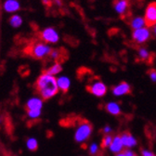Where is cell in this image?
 I'll return each instance as SVG.
<instances>
[{"label": "cell", "instance_id": "6da1fadb", "mask_svg": "<svg viewBox=\"0 0 156 156\" xmlns=\"http://www.w3.org/2000/svg\"><path fill=\"white\" fill-rule=\"evenodd\" d=\"M35 87L38 95L45 101L52 99L60 91L57 85V78L46 72L38 76L35 82Z\"/></svg>", "mask_w": 156, "mask_h": 156}, {"label": "cell", "instance_id": "7a4b0ae2", "mask_svg": "<svg viewBox=\"0 0 156 156\" xmlns=\"http://www.w3.org/2000/svg\"><path fill=\"white\" fill-rule=\"evenodd\" d=\"M51 51V47L43 41H36L30 45L28 48V54L36 60H43V58L48 57Z\"/></svg>", "mask_w": 156, "mask_h": 156}, {"label": "cell", "instance_id": "3957f363", "mask_svg": "<svg viewBox=\"0 0 156 156\" xmlns=\"http://www.w3.org/2000/svg\"><path fill=\"white\" fill-rule=\"evenodd\" d=\"M93 127L91 124L87 121L81 122L75 129L74 132V140L77 143H84L86 142L92 134Z\"/></svg>", "mask_w": 156, "mask_h": 156}, {"label": "cell", "instance_id": "277c9868", "mask_svg": "<svg viewBox=\"0 0 156 156\" xmlns=\"http://www.w3.org/2000/svg\"><path fill=\"white\" fill-rule=\"evenodd\" d=\"M40 39L41 41L48 45H54L60 41L61 37L58 31L54 27H47L43 29L40 33Z\"/></svg>", "mask_w": 156, "mask_h": 156}, {"label": "cell", "instance_id": "5b68a950", "mask_svg": "<svg viewBox=\"0 0 156 156\" xmlns=\"http://www.w3.org/2000/svg\"><path fill=\"white\" fill-rule=\"evenodd\" d=\"M151 31L149 27L145 26L138 30H134L132 33L133 41L138 45H143L147 43L151 37Z\"/></svg>", "mask_w": 156, "mask_h": 156}, {"label": "cell", "instance_id": "8992f818", "mask_svg": "<svg viewBox=\"0 0 156 156\" xmlns=\"http://www.w3.org/2000/svg\"><path fill=\"white\" fill-rule=\"evenodd\" d=\"M143 18L147 27H153L156 24V2H151L147 6Z\"/></svg>", "mask_w": 156, "mask_h": 156}, {"label": "cell", "instance_id": "52a82bcc", "mask_svg": "<svg viewBox=\"0 0 156 156\" xmlns=\"http://www.w3.org/2000/svg\"><path fill=\"white\" fill-rule=\"evenodd\" d=\"M87 90L95 97L101 98L104 95H106L108 88L103 82H101V80H96L87 87Z\"/></svg>", "mask_w": 156, "mask_h": 156}, {"label": "cell", "instance_id": "ba28073f", "mask_svg": "<svg viewBox=\"0 0 156 156\" xmlns=\"http://www.w3.org/2000/svg\"><path fill=\"white\" fill-rule=\"evenodd\" d=\"M113 9L121 18H125L129 14L130 2L129 0H114Z\"/></svg>", "mask_w": 156, "mask_h": 156}, {"label": "cell", "instance_id": "9c48e42d", "mask_svg": "<svg viewBox=\"0 0 156 156\" xmlns=\"http://www.w3.org/2000/svg\"><path fill=\"white\" fill-rule=\"evenodd\" d=\"M43 101L39 97L31 98L26 102V110L27 111H42L43 108Z\"/></svg>", "mask_w": 156, "mask_h": 156}, {"label": "cell", "instance_id": "30bf717a", "mask_svg": "<svg viewBox=\"0 0 156 156\" xmlns=\"http://www.w3.org/2000/svg\"><path fill=\"white\" fill-rule=\"evenodd\" d=\"M131 92V87L126 82H121L112 88V94L115 97H121L127 95Z\"/></svg>", "mask_w": 156, "mask_h": 156}, {"label": "cell", "instance_id": "8fae6325", "mask_svg": "<svg viewBox=\"0 0 156 156\" xmlns=\"http://www.w3.org/2000/svg\"><path fill=\"white\" fill-rule=\"evenodd\" d=\"M3 9L7 13L15 14L21 9V3L19 0H6L3 4Z\"/></svg>", "mask_w": 156, "mask_h": 156}, {"label": "cell", "instance_id": "7c38bea8", "mask_svg": "<svg viewBox=\"0 0 156 156\" xmlns=\"http://www.w3.org/2000/svg\"><path fill=\"white\" fill-rule=\"evenodd\" d=\"M124 144H123V141H122V139H121V136L119 135H116L113 136L112 139V144L111 146L109 147L110 151L112 152V153H120V152H123L124 151Z\"/></svg>", "mask_w": 156, "mask_h": 156}, {"label": "cell", "instance_id": "4fadbf2b", "mask_svg": "<svg viewBox=\"0 0 156 156\" xmlns=\"http://www.w3.org/2000/svg\"><path fill=\"white\" fill-rule=\"evenodd\" d=\"M121 139L124 144V147L126 149H131L138 144V140L133 135H131L129 132H125L121 135Z\"/></svg>", "mask_w": 156, "mask_h": 156}, {"label": "cell", "instance_id": "5bb4252c", "mask_svg": "<svg viewBox=\"0 0 156 156\" xmlns=\"http://www.w3.org/2000/svg\"><path fill=\"white\" fill-rule=\"evenodd\" d=\"M57 85H58V90L63 93H66L71 87V80L69 77L62 75L57 78Z\"/></svg>", "mask_w": 156, "mask_h": 156}, {"label": "cell", "instance_id": "9a60e30c", "mask_svg": "<svg viewBox=\"0 0 156 156\" xmlns=\"http://www.w3.org/2000/svg\"><path fill=\"white\" fill-rule=\"evenodd\" d=\"M129 26L130 28L134 31V30H138L140 29L142 27L146 26L145 23V20L143 17L140 16H136V17H132L129 21Z\"/></svg>", "mask_w": 156, "mask_h": 156}, {"label": "cell", "instance_id": "2e32d148", "mask_svg": "<svg viewBox=\"0 0 156 156\" xmlns=\"http://www.w3.org/2000/svg\"><path fill=\"white\" fill-rule=\"evenodd\" d=\"M105 110L108 113L112 114V115H114V116H117L121 114V106L115 102V101H110L108 102L106 105H105Z\"/></svg>", "mask_w": 156, "mask_h": 156}, {"label": "cell", "instance_id": "e0dca14e", "mask_svg": "<svg viewBox=\"0 0 156 156\" xmlns=\"http://www.w3.org/2000/svg\"><path fill=\"white\" fill-rule=\"evenodd\" d=\"M138 57L141 62H151V53L145 47H140L139 48Z\"/></svg>", "mask_w": 156, "mask_h": 156}, {"label": "cell", "instance_id": "ac0fdd59", "mask_svg": "<svg viewBox=\"0 0 156 156\" xmlns=\"http://www.w3.org/2000/svg\"><path fill=\"white\" fill-rule=\"evenodd\" d=\"M9 23L12 28H19L21 27L23 23V19L21 15H19L17 13L13 14L10 16L9 20Z\"/></svg>", "mask_w": 156, "mask_h": 156}, {"label": "cell", "instance_id": "d6986e66", "mask_svg": "<svg viewBox=\"0 0 156 156\" xmlns=\"http://www.w3.org/2000/svg\"><path fill=\"white\" fill-rule=\"evenodd\" d=\"M62 71V66L60 62H54L51 66H49V68L46 71V73H48L50 75H57Z\"/></svg>", "mask_w": 156, "mask_h": 156}, {"label": "cell", "instance_id": "ffe728a7", "mask_svg": "<svg viewBox=\"0 0 156 156\" xmlns=\"http://www.w3.org/2000/svg\"><path fill=\"white\" fill-rule=\"evenodd\" d=\"M26 147L29 151H36L38 148V141L34 138H29L26 141Z\"/></svg>", "mask_w": 156, "mask_h": 156}, {"label": "cell", "instance_id": "44dd1931", "mask_svg": "<svg viewBox=\"0 0 156 156\" xmlns=\"http://www.w3.org/2000/svg\"><path fill=\"white\" fill-rule=\"evenodd\" d=\"M112 139L113 136L112 135H105L103 138H102V140H101V147L103 149H107L111 146L112 144Z\"/></svg>", "mask_w": 156, "mask_h": 156}, {"label": "cell", "instance_id": "7402d4cb", "mask_svg": "<svg viewBox=\"0 0 156 156\" xmlns=\"http://www.w3.org/2000/svg\"><path fill=\"white\" fill-rule=\"evenodd\" d=\"M41 113L42 111H27V116L32 120L38 119L41 116Z\"/></svg>", "mask_w": 156, "mask_h": 156}, {"label": "cell", "instance_id": "603a6c76", "mask_svg": "<svg viewBox=\"0 0 156 156\" xmlns=\"http://www.w3.org/2000/svg\"><path fill=\"white\" fill-rule=\"evenodd\" d=\"M88 151H89V153L92 156H96L100 152V146L98 145L97 143H92V144H90Z\"/></svg>", "mask_w": 156, "mask_h": 156}, {"label": "cell", "instance_id": "cb8c5ba5", "mask_svg": "<svg viewBox=\"0 0 156 156\" xmlns=\"http://www.w3.org/2000/svg\"><path fill=\"white\" fill-rule=\"evenodd\" d=\"M49 57L52 58L53 61H58V60H60V58H62V52L58 49H52Z\"/></svg>", "mask_w": 156, "mask_h": 156}, {"label": "cell", "instance_id": "d4e9b609", "mask_svg": "<svg viewBox=\"0 0 156 156\" xmlns=\"http://www.w3.org/2000/svg\"><path fill=\"white\" fill-rule=\"evenodd\" d=\"M141 156H156V154L150 150L143 149V150H141Z\"/></svg>", "mask_w": 156, "mask_h": 156}, {"label": "cell", "instance_id": "484cf974", "mask_svg": "<svg viewBox=\"0 0 156 156\" xmlns=\"http://www.w3.org/2000/svg\"><path fill=\"white\" fill-rule=\"evenodd\" d=\"M149 73V76H150V79L156 83V70H150V72L148 73Z\"/></svg>", "mask_w": 156, "mask_h": 156}, {"label": "cell", "instance_id": "4316f807", "mask_svg": "<svg viewBox=\"0 0 156 156\" xmlns=\"http://www.w3.org/2000/svg\"><path fill=\"white\" fill-rule=\"evenodd\" d=\"M123 152L125 153L126 156H138V155L136 154V152H134V151H133L132 150H130V149H126V150H125Z\"/></svg>", "mask_w": 156, "mask_h": 156}, {"label": "cell", "instance_id": "83f0119b", "mask_svg": "<svg viewBox=\"0 0 156 156\" xmlns=\"http://www.w3.org/2000/svg\"><path fill=\"white\" fill-rule=\"evenodd\" d=\"M112 127H111V126H104V128L102 129V132H103L105 135H109V134H111V133H112Z\"/></svg>", "mask_w": 156, "mask_h": 156}, {"label": "cell", "instance_id": "f1b7e54d", "mask_svg": "<svg viewBox=\"0 0 156 156\" xmlns=\"http://www.w3.org/2000/svg\"><path fill=\"white\" fill-rule=\"evenodd\" d=\"M53 2L58 7H61L62 6V1H61V0H53Z\"/></svg>", "mask_w": 156, "mask_h": 156}, {"label": "cell", "instance_id": "f546056e", "mask_svg": "<svg viewBox=\"0 0 156 156\" xmlns=\"http://www.w3.org/2000/svg\"><path fill=\"white\" fill-rule=\"evenodd\" d=\"M151 33H152V34L156 37V24L152 27V31H151Z\"/></svg>", "mask_w": 156, "mask_h": 156}, {"label": "cell", "instance_id": "4dcf8cb0", "mask_svg": "<svg viewBox=\"0 0 156 156\" xmlns=\"http://www.w3.org/2000/svg\"><path fill=\"white\" fill-rule=\"evenodd\" d=\"M115 156H126V155H125V153H124V152H120V153L115 154Z\"/></svg>", "mask_w": 156, "mask_h": 156}, {"label": "cell", "instance_id": "1f68e13d", "mask_svg": "<svg viewBox=\"0 0 156 156\" xmlns=\"http://www.w3.org/2000/svg\"><path fill=\"white\" fill-rule=\"evenodd\" d=\"M49 1H51V2H52V0H49Z\"/></svg>", "mask_w": 156, "mask_h": 156}]
</instances>
